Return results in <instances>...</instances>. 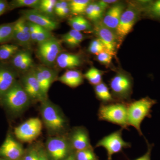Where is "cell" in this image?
Returning <instances> with one entry per match:
<instances>
[{"label": "cell", "mask_w": 160, "mask_h": 160, "mask_svg": "<svg viewBox=\"0 0 160 160\" xmlns=\"http://www.w3.org/2000/svg\"><path fill=\"white\" fill-rule=\"evenodd\" d=\"M157 103V100L149 97L127 103L128 126L134 127L141 136H143L141 124L146 118H151L152 108Z\"/></svg>", "instance_id": "cell-1"}, {"label": "cell", "mask_w": 160, "mask_h": 160, "mask_svg": "<svg viewBox=\"0 0 160 160\" xmlns=\"http://www.w3.org/2000/svg\"><path fill=\"white\" fill-rule=\"evenodd\" d=\"M100 121L118 125L123 129L129 130L127 121V103L113 102L100 105L98 112Z\"/></svg>", "instance_id": "cell-2"}, {"label": "cell", "mask_w": 160, "mask_h": 160, "mask_svg": "<svg viewBox=\"0 0 160 160\" xmlns=\"http://www.w3.org/2000/svg\"><path fill=\"white\" fill-rule=\"evenodd\" d=\"M30 99L21 83L17 81L0 98V103L13 114L22 111L28 106Z\"/></svg>", "instance_id": "cell-3"}, {"label": "cell", "mask_w": 160, "mask_h": 160, "mask_svg": "<svg viewBox=\"0 0 160 160\" xmlns=\"http://www.w3.org/2000/svg\"><path fill=\"white\" fill-rule=\"evenodd\" d=\"M41 112L46 128L52 133H59L66 129L67 120L59 109L49 100L42 102Z\"/></svg>", "instance_id": "cell-4"}, {"label": "cell", "mask_w": 160, "mask_h": 160, "mask_svg": "<svg viewBox=\"0 0 160 160\" xmlns=\"http://www.w3.org/2000/svg\"><path fill=\"white\" fill-rule=\"evenodd\" d=\"M109 85L115 101L128 103L132 89V80L130 76L124 72H118L111 79Z\"/></svg>", "instance_id": "cell-5"}, {"label": "cell", "mask_w": 160, "mask_h": 160, "mask_svg": "<svg viewBox=\"0 0 160 160\" xmlns=\"http://www.w3.org/2000/svg\"><path fill=\"white\" fill-rule=\"evenodd\" d=\"M62 42L54 37L38 45L36 55L43 65L52 67L59 55L62 52Z\"/></svg>", "instance_id": "cell-6"}, {"label": "cell", "mask_w": 160, "mask_h": 160, "mask_svg": "<svg viewBox=\"0 0 160 160\" xmlns=\"http://www.w3.org/2000/svg\"><path fill=\"white\" fill-rule=\"evenodd\" d=\"M123 129L113 132L104 137L97 143L95 148L102 147L106 149L107 160H112V156L119 153L123 149L130 148L131 144L124 140L122 138Z\"/></svg>", "instance_id": "cell-7"}, {"label": "cell", "mask_w": 160, "mask_h": 160, "mask_svg": "<svg viewBox=\"0 0 160 160\" xmlns=\"http://www.w3.org/2000/svg\"><path fill=\"white\" fill-rule=\"evenodd\" d=\"M46 151L50 160H64L73 152L69 139L64 137L49 138Z\"/></svg>", "instance_id": "cell-8"}, {"label": "cell", "mask_w": 160, "mask_h": 160, "mask_svg": "<svg viewBox=\"0 0 160 160\" xmlns=\"http://www.w3.org/2000/svg\"><path fill=\"white\" fill-rule=\"evenodd\" d=\"M42 129V123L38 118L29 119L14 129L16 137L23 142H32L40 135Z\"/></svg>", "instance_id": "cell-9"}, {"label": "cell", "mask_w": 160, "mask_h": 160, "mask_svg": "<svg viewBox=\"0 0 160 160\" xmlns=\"http://www.w3.org/2000/svg\"><path fill=\"white\" fill-rule=\"evenodd\" d=\"M34 67L29 71L25 72L22 76V81L20 83L31 100L42 102L47 99L45 98L43 96L36 76Z\"/></svg>", "instance_id": "cell-10"}, {"label": "cell", "mask_w": 160, "mask_h": 160, "mask_svg": "<svg viewBox=\"0 0 160 160\" xmlns=\"http://www.w3.org/2000/svg\"><path fill=\"white\" fill-rule=\"evenodd\" d=\"M138 16L139 11L132 6H130L124 10L115 32L119 42L131 31Z\"/></svg>", "instance_id": "cell-11"}, {"label": "cell", "mask_w": 160, "mask_h": 160, "mask_svg": "<svg viewBox=\"0 0 160 160\" xmlns=\"http://www.w3.org/2000/svg\"><path fill=\"white\" fill-rule=\"evenodd\" d=\"M21 17L28 22L52 32L58 29L59 23L57 21L43 14L38 9H29L21 10Z\"/></svg>", "instance_id": "cell-12"}, {"label": "cell", "mask_w": 160, "mask_h": 160, "mask_svg": "<svg viewBox=\"0 0 160 160\" xmlns=\"http://www.w3.org/2000/svg\"><path fill=\"white\" fill-rule=\"evenodd\" d=\"M93 29L98 39L105 46L106 51L114 56L118 42L115 32L104 26L101 21L96 22Z\"/></svg>", "instance_id": "cell-13"}, {"label": "cell", "mask_w": 160, "mask_h": 160, "mask_svg": "<svg viewBox=\"0 0 160 160\" xmlns=\"http://www.w3.org/2000/svg\"><path fill=\"white\" fill-rule=\"evenodd\" d=\"M34 69L43 96L47 99V93L52 84L57 78L58 72L44 65L35 66Z\"/></svg>", "instance_id": "cell-14"}, {"label": "cell", "mask_w": 160, "mask_h": 160, "mask_svg": "<svg viewBox=\"0 0 160 160\" xmlns=\"http://www.w3.org/2000/svg\"><path fill=\"white\" fill-rule=\"evenodd\" d=\"M24 154L22 146L8 134L0 147V158L9 160H20Z\"/></svg>", "instance_id": "cell-15"}, {"label": "cell", "mask_w": 160, "mask_h": 160, "mask_svg": "<svg viewBox=\"0 0 160 160\" xmlns=\"http://www.w3.org/2000/svg\"><path fill=\"white\" fill-rule=\"evenodd\" d=\"M69 140L72 149L74 152L92 147L89 132L84 127L75 128L70 133Z\"/></svg>", "instance_id": "cell-16"}, {"label": "cell", "mask_w": 160, "mask_h": 160, "mask_svg": "<svg viewBox=\"0 0 160 160\" xmlns=\"http://www.w3.org/2000/svg\"><path fill=\"white\" fill-rule=\"evenodd\" d=\"M17 72L12 67L0 64V98L16 82Z\"/></svg>", "instance_id": "cell-17"}, {"label": "cell", "mask_w": 160, "mask_h": 160, "mask_svg": "<svg viewBox=\"0 0 160 160\" xmlns=\"http://www.w3.org/2000/svg\"><path fill=\"white\" fill-rule=\"evenodd\" d=\"M125 8L123 4L115 3L107 10L101 22L106 27L115 32Z\"/></svg>", "instance_id": "cell-18"}, {"label": "cell", "mask_w": 160, "mask_h": 160, "mask_svg": "<svg viewBox=\"0 0 160 160\" xmlns=\"http://www.w3.org/2000/svg\"><path fill=\"white\" fill-rule=\"evenodd\" d=\"M82 63L78 54L62 52L57 59L56 64L62 69H73L79 67Z\"/></svg>", "instance_id": "cell-19"}, {"label": "cell", "mask_w": 160, "mask_h": 160, "mask_svg": "<svg viewBox=\"0 0 160 160\" xmlns=\"http://www.w3.org/2000/svg\"><path fill=\"white\" fill-rule=\"evenodd\" d=\"M58 80L66 86L75 88L82 84L84 76L79 71L70 69L66 70L64 74L58 78Z\"/></svg>", "instance_id": "cell-20"}, {"label": "cell", "mask_w": 160, "mask_h": 160, "mask_svg": "<svg viewBox=\"0 0 160 160\" xmlns=\"http://www.w3.org/2000/svg\"><path fill=\"white\" fill-rule=\"evenodd\" d=\"M18 45L22 46L25 49L31 50L32 42L30 32L24 31L14 25L13 40Z\"/></svg>", "instance_id": "cell-21"}, {"label": "cell", "mask_w": 160, "mask_h": 160, "mask_svg": "<svg viewBox=\"0 0 160 160\" xmlns=\"http://www.w3.org/2000/svg\"><path fill=\"white\" fill-rule=\"evenodd\" d=\"M82 32L72 29L62 36L61 41L70 48H75L79 46L84 39Z\"/></svg>", "instance_id": "cell-22"}, {"label": "cell", "mask_w": 160, "mask_h": 160, "mask_svg": "<svg viewBox=\"0 0 160 160\" xmlns=\"http://www.w3.org/2000/svg\"><path fill=\"white\" fill-rule=\"evenodd\" d=\"M94 89L96 96L103 104L116 102L106 83L102 82L94 86Z\"/></svg>", "instance_id": "cell-23"}, {"label": "cell", "mask_w": 160, "mask_h": 160, "mask_svg": "<svg viewBox=\"0 0 160 160\" xmlns=\"http://www.w3.org/2000/svg\"><path fill=\"white\" fill-rule=\"evenodd\" d=\"M68 24L72 29L80 32L90 31L92 29V26L85 18L81 15H77L71 18L68 20Z\"/></svg>", "instance_id": "cell-24"}, {"label": "cell", "mask_w": 160, "mask_h": 160, "mask_svg": "<svg viewBox=\"0 0 160 160\" xmlns=\"http://www.w3.org/2000/svg\"><path fill=\"white\" fill-rule=\"evenodd\" d=\"M31 50L28 49L19 50L11 59L12 66L16 70H18L23 63L32 58Z\"/></svg>", "instance_id": "cell-25"}, {"label": "cell", "mask_w": 160, "mask_h": 160, "mask_svg": "<svg viewBox=\"0 0 160 160\" xmlns=\"http://www.w3.org/2000/svg\"><path fill=\"white\" fill-rule=\"evenodd\" d=\"M14 25L13 22L0 25V44H5L13 40Z\"/></svg>", "instance_id": "cell-26"}, {"label": "cell", "mask_w": 160, "mask_h": 160, "mask_svg": "<svg viewBox=\"0 0 160 160\" xmlns=\"http://www.w3.org/2000/svg\"><path fill=\"white\" fill-rule=\"evenodd\" d=\"M144 10L147 17L160 22V0L148 2Z\"/></svg>", "instance_id": "cell-27"}, {"label": "cell", "mask_w": 160, "mask_h": 160, "mask_svg": "<svg viewBox=\"0 0 160 160\" xmlns=\"http://www.w3.org/2000/svg\"><path fill=\"white\" fill-rule=\"evenodd\" d=\"M19 50L18 46L13 44H5L0 46V61L12 59Z\"/></svg>", "instance_id": "cell-28"}, {"label": "cell", "mask_w": 160, "mask_h": 160, "mask_svg": "<svg viewBox=\"0 0 160 160\" xmlns=\"http://www.w3.org/2000/svg\"><path fill=\"white\" fill-rule=\"evenodd\" d=\"M40 0H13L9 3L8 9H13L22 7H29L32 9H38Z\"/></svg>", "instance_id": "cell-29"}, {"label": "cell", "mask_w": 160, "mask_h": 160, "mask_svg": "<svg viewBox=\"0 0 160 160\" xmlns=\"http://www.w3.org/2000/svg\"><path fill=\"white\" fill-rule=\"evenodd\" d=\"M69 2L70 12L76 16L85 12L87 6L91 2L89 0H71Z\"/></svg>", "instance_id": "cell-30"}, {"label": "cell", "mask_w": 160, "mask_h": 160, "mask_svg": "<svg viewBox=\"0 0 160 160\" xmlns=\"http://www.w3.org/2000/svg\"><path fill=\"white\" fill-rule=\"evenodd\" d=\"M57 2L56 0H41L38 10L47 16L53 19L55 14L54 9Z\"/></svg>", "instance_id": "cell-31"}, {"label": "cell", "mask_w": 160, "mask_h": 160, "mask_svg": "<svg viewBox=\"0 0 160 160\" xmlns=\"http://www.w3.org/2000/svg\"><path fill=\"white\" fill-rule=\"evenodd\" d=\"M102 71L92 66L83 76L90 84L95 86L102 82Z\"/></svg>", "instance_id": "cell-32"}, {"label": "cell", "mask_w": 160, "mask_h": 160, "mask_svg": "<svg viewBox=\"0 0 160 160\" xmlns=\"http://www.w3.org/2000/svg\"><path fill=\"white\" fill-rule=\"evenodd\" d=\"M76 160H100L92 147L74 152Z\"/></svg>", "instance_id": "cell-33"}, {"label": "cell", "mask_w": 160, "mask_h": 160, "mask_svg": "<svg viewBox=\"0 0 160 160\" xmlns=\"http://www.w3.org/2000/svg\"><path fill=\"white\" fill-rule=\"evenodd\" d=\"M88 50L90 53L97 55L103 52L106 51L105 46L98 38L91 41L89 44Z\"/></svg>", "instance_id": "cell-34"}, {"label": "cell", "mask_w": 160, "mask_h": 160, "mask_svg": "<svg viewBox=\"0 0 160 160\" xmlns=\"http://www.w3.org/2000/svg\"><path fill=\"white\" fill-rule=\"evenodd\" d=\"M53 37L52 32L39 26L37 37L36 43L38 45H39Z\"/></svg>", "instance_id": "cell-35"}, {"label": "cell", "mask_w": 160, "mask_h": 160, "mask_svg": "<svg viewBox=\"0 0 160 160\" xmlns=\"http://www.w3.org/2000/svg\"><path fill=\"white\" fill-rule=\"evenodd\" d=\"M113 56L111 53L107 51H104L98 55L97 59L100 63L108 66L111 63Z\"/></svg>", "instance_id": "cell-36"}, {"label": "cell", "mask_w": 160, "mask_h": 160, "mask_svg": "<svg viewBox=\"0 0 160 160\" xmlns=\"http://www.w3.org/2000/svg\"><path fill=\"white\" fill-rule=\"evenodd\" d=\"M22 160H39L38 155L37 149L32 148L23 155Z\"/></svg>", "instance_id": "cell-37"}, {"label": "cell", "mask_w": 160, "mask_h": 160, "mask_svg": "<svg viewBox=\"0 0 160 160\" xmlns=\"http://www.w3.org/2000/svg\"><path fill=\"white\" fill-rule=\"evenodd\" d=\"M69 6V1L60 0L57 1L55 6V14L57 15L63 9Z\"/></svg>", "instance_id": "cell-38"}, {"label": "cell", "mask_w": 160, "mask_h": 160, "mask_svg": "<svg viewBox=\"0 0 160 160\" xmlns=\"http://www.w3.org/2000/svg\"><path fill=\"white\" fill-rule=\"evenodd\" d=\"M145 140H146L147 145V151L142 156L134 160H151L152 150V148H153V146H154V145L153 144H150L146 139Z\"/></svg>", "instance_id": "cell-39"}, {"label": "cell", "mask_w": 160, "mask_h": 160, "mask_svg": "<svg viewBox=\"0 0 160 160\" xmlns=\"http://www.w3.org/2000/svg\"><path fill=\"white\" fill-rule=\"evenodd\" d=\"M104 11H105L101 8L98 2H94V12L95 22L99 21L100 19L102 18Z\"/></svg>", "instance_id": "cell-40"}, {"label": "cell", "mask_w": 160, "mask_h": 160, "mask_svg": "<svg viewBox=\"0 0 160 160\" xmlns=\"http://www.w3.org/2000/svg\"><path fill=\"white\" fill-rule=\"evenodd\" d=\"M86 17L91 21L95 22L94 12V2H91L88 5L85 11Z\"/></svg>", "instance_id": "cell-41"}, {"label": "cell", "mask_w": 160, "mask_h": 160, "mask_svg": "<svg viewBox=\"0 0 160 160\" xmlns=\"http://www.w3.org/2000/svg\"><path fill=\"white\" fill-rule=\"evenodd\" d=\"M37 149L39 160H49V156L47 152L44 148L40 147Z\"/></svg>", "instance_id": "cell-42"}, {"label": "cell", "mask_w": 160, "mask_h": 160, "mask_svg": "<svg viewBox=\"0 0 160 160\" xmlns=\"http://www.w3.org/2000/svg\"><path fill=\"white\" fill-rule=\"evenodd\" d=\"M117 2V1H105V0L99 1L98 2L99 6H101V8H102L104 11H105L107 8H108L110 5L112 4H115V3Z\"/></svg>", "instance_id": "cell-43"}, {"label": "cell", "mask_w": 160, "mask_h": 160, "mask_svg": "<svg viewBox=\"0 0 160 160\" xmlns=\"http://www.w3.org/2000/svg\"><path fill=\"white\" fill-rule=\"evenodd\" d=\"M9 3L5 0H0V16L8 9Z\"/></svg>", "instance_id": "cell-44"}, {"label": "cell", "mask_w": 160, "mask_h": 160, "mask_svg": "<svg viewBox=\"0 0 160 160\" xmlns=\"http://www.w3.org/2000/svg\"><path fill=\"white\" fill-rule=\"evenodd\" d=\"M70 9L69 6L65 9H63L62 11L60 12L57 15L58 17L63 18H66V17L69 15V13H70Z\"/></svg>", "instance_id": "cell-45"}, {"label": "cell", "mask_w": 160, "mask_h": 160, "mask_svg": "<svg viewBox=\"0 0 160 160\" xmlns=\"http://www.w3.org/2000/svg\"><path fill=\"white\" fill-rule=\"evenodd\" d=\"M64 160H76L74 152H72L69 156Z\"/></svg>", "instance_id": "cell-46"}, {"label": "cell", "mask_w": 160, "mask_h": 160, "mask_svg": "<svg viewBox=\"0 0 160 160\" xmlns=\"http://www.w3.org/2000/svg\"><path fill=\"white\" fill-rule=\"evenodd\" d=\"M0 160H9L6 159L4 158H0Z\"/></svg>", "instance_id": "cell-47"}, {"label": "cell", "mask_w": 160, "mask_h": 160, "mask_svg": "<svg viewBox=\"0 0 160 160\" xmlns=\"http://www.w3.org/2000/svg\"></svg>", "instance_id": "cell-48"}]
</instances>
